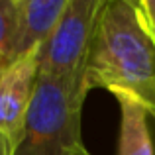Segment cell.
<instances>
[{
    "label": "cell",
    "instance_id": "cell-1",
    "mask_svg": "<svg viewBox=\"0 0 155 155\" xmlns=\"http://www.w3.org/2000/svg\"><path fill=\"white\" fill-rule=\"evenodd\" d=\"M84 84L136 96L155 116V39L134 0H102L94 22Z\"/></svg>",
    "mask_w": 155,
    "mask_h": 155
},
{
    "label": "cell",
    "instance_id": "cell-2",
    "mask_svg": "<svg viewBox=\"0 0 155 155\" xmlns=\"http://www.w3.org/2000/svg\"><path fill=\"white\" fill-rule=\"evenodd\" d=\"M87 94L84 79L38 77L16 155H81L84 149L81 116Z\"/></svg>",
    "mask_w": 155,
    "mask_h": 155
},
{
    "label": "cell",
    "instance_id": "cell-3",
    "mask_svg": "<svg viewBox=\"0 0 155 155\" xmlns=\"http://www.w3.org/2000/svg\"><path fill=\"white\" fill-rule=\"evenodd\" d=\"M102 0H67L53 34L39 49L38 77L55 81L84 79L94 22Z\"/></svg>",
    "mask_w": 155,
    "mask_h": 155
},
{
    "label": "cell",
    "instance_id": "cell-4",
    "mask_svg": "<svg viewBox=\"0 0 155 155\" xmlns=\"http://www.w3.org/2000/svg\"><path fill=\"white\" fill-rule=\"evenodd\" d=\"M39 71V49L18 59L0 75V136L16 149L24 136L28 110Z\"/></svg>",
    "mask_w": 155,
    "mask_h": 155
},
{
    "label": "cell",
    "instance_id": "cell-5",
    "mask_svg": "<svg viewBox=\"0 0 155 155\" xmlns=\"http://www.w3.org/2000/svg\"><path fill=\"white\" fill-rule=\"evenodd\" d=\"M67 0H16L18 8V57L41 49L53 34Z\"/></svg>",
    "mask_w": 155,
    "mask_h": 155
},
{
    "label": "cell",
    "instance_id": "cell-6",
    "mask_svg": "<svg viewBox=\"0 0 155 155\" xmlns=\"http://www.w3.org/2000/svg\"><path fill=\"white\" fill-rule=\"evenodd\" d=\"M120 106L118 155H155L149 134V110L128 92H112Z\"/></svg>",
    "mask_w": 155,
    "mask_h": 155
},
{
    "label": "cell",
    "instance_id": "cell-7",
    "mask_svg": "<svg viewBox=\"0 0 155 155\" xmlns=\"http://www.w3.org/2000/svg\"><path fill=\"white\" fill-rule=\"evenodd\" d=\"M18 8L16 0H0V75L18 61Z\"/></svg>",
    "mask_w": 155,
    "mask_h": 155
},
{
    "label": "cell",
    "instance_id": "cell-8",
    "mask_svg": "<svg viewBox=\"0 0 155 155\" xmlns=\"http://www.w3.org/2000/svg\"><path fill=\"white\" fill-rule=\"evenodd\" d=\"M0 155H16V147L0 136Z\"/></svg>",
    "mask_w": 155,
    "mask_h": 155
},
{
    "label": "cell",
    "instance_id": "cell-9",
    "mask_svg": "<svg viewBox=\"0 0 155 155\" xmlns=\"http://www.w3.org/2000/svg\"><path fill=\"white\" fill-rule=\"evenodd\" d=\"M81 155H92V153H91V151H88V149H87V147H84V149H83V151H81Z\"/></svg>",
    "mask_w": 155,
    "mask_h": 155
},
{
    "label": "cell",
    "instance_id": "cell-10",
    "mask_svg": "<svg viewBox=\"0 0 155 155\" xmlns=\"http://www.w3.org/2000/svg\"><path fill=\"white\" fill-rule=\"evenodd\" d=\"M147 31H149V34L153 35V39H155V28H153V30H147Z\"/></svg>",
    "mask_w": 155,
    "mask_h": 155
}]
</instances>
